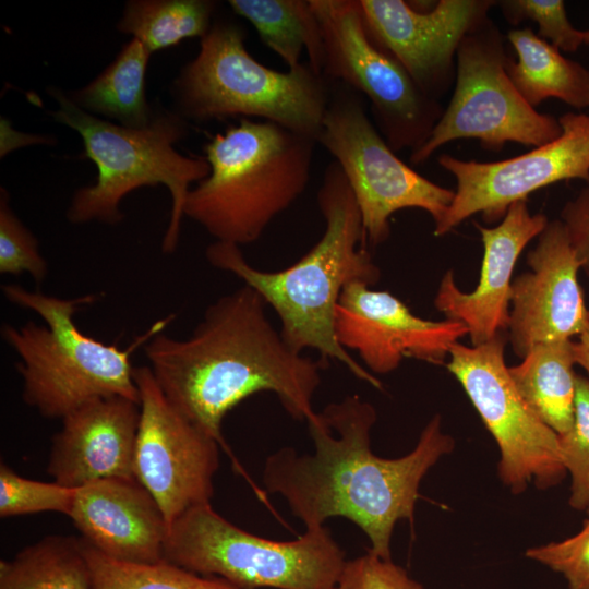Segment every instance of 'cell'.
<instances>
[{
  "label": "cell",
  "mask_w": 589,
  "mask_h": 589,
  "mask_svg": "<svg viewBox=\"0 0 589 589\" xmlns=\"http://www.w3.org/2000/svg\"><path fill=\"white\" fill-rule=\"evenodd\" d=\"M374 407L357 395L327 405L306 420L315 450L298 455L284 447L267 457L263 483L278 493L306 529L330 517L354 522L371 542L369 552L390 560V539L399 519L412 521L419 485L428 470L454 448L435 416L409 454L385 459L370 447Z\"/></svg>",
  "instance_id": "6da1fadb"
},
{
  "label": "cell",
  "mask_w": 589,
  "mask_h": 589,
  "mask_svg": "<svg viewBox=\"0 0 589 589\" xmlns=\"http://www.w3.org/2000/svg\"><path fill=\"white\" fill-rule=\"evenodd\" d=\"M266 306L243 285L209 304L188 338L161 332L143 346L170 404L225 447L224 418L253 394L274 393L298 420L315 413L312 401L327 361L290 348Z\"/></svg>",
  "instance_id": "7a4b0ae2"
},
{
  "label": "cell",
  "mask_w": 589,
  "mask_h": 589,
  "mask_svg": "<svg viewBox=\"0 0 589 589\" xmlns=\"http://www.w3.org/2000/svg\"><path fill=\"white\" fill-rule=\"evenodd\" d=\"M317 205L325 221L322 238L294 264L276 272L252 266L239 245L214 241L206 260L254 289L277 314L280 334L294 351L320 352L337 360L358 378L381 389L380 380L340 346L335 334L336 310L344 289L353 281L370 286L380 269L363 247L365 233L353 193L338 164L324 171Z\"/></svg>",
  "instance_id": "3957f363"
},
{
  "label": "cell",
  "mask_w": 589,
  "mask_h": 589,
  "mask_svg": "<svg viewBox=\"0 0 589 589\" xmlns=\"http://www.w3.org/2000/svg\"><path fill=\"white\" fill-rule=\"evenodd\" d=\"M316 144L277 123L241 118L205 144L211 171L189 192L183 215L215 241L255 242L304 192Z\"/></svg>",
  "instance_id": "277c9868"
},
{
  "label": "cell",
  "mask_w": 589,
  "mask_h": 589,
  "mask_svg": "<svg viewBox=\"0 0 589 589\" xmlns=\"http://www.w3.org/2000/svg\"><path fill=\"white\" fill-rule=\"evenodd\" d=\"M12 304L38 314L45 325L4 324L1 337L19 357L24 401L48 419H62L73 409L98 397L123 396L140 404L131 357L161 333L175 315L155 322L125 349L99 341L80 330L74 315L97 300L85 294L62 299L31 291L16 284L2 285Z\"/></svg>",
  "instance_id": "5b68a950"
},
{
  "label": "cell",
  "mask_w": 589,
  "mask_h": 589,
  "mask_svg": "<svg viewBox=\"0 0 589 589\" xmlns=\"http://www.w3.org/2000/svg\"><path fill=\"white\" fill-rule=\"evenodd\" d=\"M51 94L58 104L52 112L55 120L80 134L85 157L97 167L95 183L74 193L68 219L72 224H119L123 218L120 204L127 194L142 187L163 184L171 196V212L161 250L173 252L187 196L211 171L205 156H184L175 148L187 135L184 118L159 112L144 128H128L85 111L59 89Z\"/></svg>",
  "instance_id": "8992f818"
},
{
  "label": "cell",
  "mask_w": 589,
  "mask_h": 589,
  "mask_svg": "<svg viewBox=\"0 0 589 589\" xmlns=\"http://www.w3.org/2000/svg\"><path fill=\"white\" fill-rule=\"evenodd\" d=\"M175 86L187 119L260 118L315 140L332 88L308 61L285 72L256 61L247 50L244 29L226 20L212 24Z\"/></svg>",
  "instance_id": "52a82bcc"
},
{
  "label": "cell",
  "mask_w": 589,
  "mask_h": 589,
  "mask_svg": "<svg viewBox=\"0 0 589 589\" xmlns=\"http://www.w3.org/2000/svg\"><path fill=\"white\" fill-rule=\"evenodd\" d=\"M164 560L241 589H333L345 553L322 526L292 541H274L238 528L211 503L191 507L169 527Z\"/></svg>",
  "instance_id": "ba28073f"
},
{
  "label": "cell",
  "mask_w": 589,
  "mask_h": 589,
  "mask_svg": "<svg viewBox=\"0 0 589 589\" xmlns=\"http://www.w3.org/2000/svg\"><path fill=\"white\" fill-rule=\"evenodd\" d=\"M508 59L504 35L490 16L466 34L456 55L453 96L429 139L411 152L412 165L460 139L496 152L509 142L542 146L562 134L558 118L539 112L517 92L506 71Z\"/></svg>",
  "instance_id": "9c48e42d"
},
{
  "label": "cell",
  "mask_w": 589,
  "mask_h": 589,
  "mask_svg": "<svg viewBox=\"0 0 589 589\" xmlns=\"http://www.w3.org/2000/svg\"><path fill=\"white\" fill-rule=\"evenodd\" d=\"M330 98L316 139L340 167L361 213L365 239L387 240L389 218L404 208H420L437 225L455 196L405 164L368 116L364 98L330 82Z\"/></svg>",
  "instance_id": "30bf717a"
},
{
  "label": "cell",
  "mask_w": 589,
  "mask_h": 589,
  "mask_svg": "<svg viewBox=\"0 0 589 589\" xmlns=\"http://www.w3.org/2000/svg\"><path fill=\"white\" fill-rule=\"evenodd\" d=\"M325 49L323 75L370 103L373 121L396 153L419 148L443 108L426 96L408 72L370 37L359 0H310Z\"/></svg>",
  "instance_id": "8fae6325"
},
{
  "label": "cell",
  "mask_w": 589,
  "mask_h": 589,
  "mask_svg": "<svg viewBox=\"0 0 589 589\" xmlns=\"http://www.w3.org/2000/svg\"><path fill=\"white\" fill-rule=\"evenodd\" d=\"M506 336L498 334L479 346L450 347L446 362L501 452L498 476L513 493L533 482L539 489L558 484L567 474L560 440L517 390L505 364Z\"/></svg>",
  "instance_id": "7c38bea8"
},
{
  "label": "cell",
  "mask_w": 589,
  "mask_h": 589,
  "mask_svg": "<svg viewBox=\"0 0 589 589\" xmlns=\"http://www.w3.org/2000/svg\"><path fill=\"white\" fill-rule=\"evenodd\" d=\"M558 120L563 132L557 139L512 158L483 163L440 155L438 165L457 187L434 236H445L478 213L489 224L502 220L512 204L556 182L589 184V113L566 112Z\"/></svg>",
  "instance_id": "4fadbf2b"
},
{
  "label": "cell",
  "mask_w": 589,
  "mask_h": 589,
  "mask_svg": "<svg viewBox=\"0 0 589 589\" xmlns=\"http://www.w3.org/2000/svg\"><path fill=\"white\" fill-rule=\"evenodd\" d=\"M134 381L141 408L134 477L170 527L191 507L209 503L219 443L170 404L148 365L135 368Z\"/></svg>",
  "instance_id": "5bb4252c"
},
{
  "label": "cell",
  "mask_w": 589,
  "mask_h": 589,
  "mask_svg": "<svg viewBox=\"0 0 589 589\" xmlns=\"http://www.w3.org/2000/svg\"><path fill=\"white\" fill-rule=\"evenodd\" d=\"M365 28L430 98L438 100L456 79V55L466 34L495 0H440L429 10L404 0H359Z\"/></svg>",
  "instance_id": "9a60e30c"
},
{
  "label": "cell",
  "mask_w": 589,
  "mask_h": 589,
  "mask_svg": "<svg viewBox=\"0 0 589 589\" xmlns=\"http://www.w3.org/2000/svg\"><path fill=\"white\" fill-rule=\"evenodd\" d=\"M335 334L340 346L354 350L371 373L387 374L408 357L445 363L450 347L468 329L454 320L419 317L390 292L353 281L340 296Z\"/></svg>",
  "instance_id": "2e32d148"
},
{
  "label": "cell",
  "mask_w": 589,
  "mask_h": 589,
  "mask_svg": "<svg viewBox=\"0 0 589 589\" xmlns=\"http://www.w3.org/2000/svg\"><path fill=\"white\" fill-rule=\"evenodd\" d=\"M527 255L531 271L512 283L508 339L524 358L537 345L572 340L589 324L580 263L560 219L549 220Z\"/></svg>",
  "instance_id": "e0dca14e"
},
{
  "label": "cell",
  "mask_w": 589,
  "mask_h": 589,
  "mask_svg": "<svg viewBox=\"0 0 589 589\" xmlns=\"http://www.w3.org/2000/svg\"><path fill=\"white\" fill-rule=\"evenodd\" d=\"M549 223L544 214H531L527 200L512 204L498 225L476 224L483 243L480 279L474 290L461 291L453 271H447L434 299V306L446 318L462 323L472 346H479L507 332L513 272L526 245Z\"/></svg>",
  "instance_id": "ac0fdd59"
},
{
  "label": "cell",
  "mask_w": 589,
  "mask_h": 589,
  "mask_svg": "<svg viewBox=\"0 0 589 589\" xmlns=\"http://www.w3.org/2000/svg\"><path fill=\"white\" fill-rule=\"evenodd\" d=\"M140 417V404L123 396L94 398L73 409L52 438L48 474L73 489L104 478H135Z\"/></svg>",
  "instance_id": "d6986e66"
},
{
  "label": "cell",
  "mask_w": 589,
  "mask_h": 589,
  "mask_svg": "<svg viewBox=\"0 0 589 589\" xmlns=\"http://www.w3.org/2000/svg\"><path fill=\"white\" fill-rule=\"evenodd\" d=\"M69 517L82 539L109 557L135 563L164 560L169 526L135 478H104L76 488Z\"/></svg>",
  "instance_id": "ffe728a7"
},
{
  "label": "cell",
  "mask_w": 589,
  "mask_h": 589,
  "mask_svg": "<svg viewBox=\"0 0 589 589\" xmlns=\"http://www.w3.org/2000/svg\"><path fill=\"white\" fill-rule=\"evenodd\" d=\"M517 53L506 63L507 74L527 104L536 108L556 98L576 109L589 107V70L564 57L553 45L528 27L513 28L506 35Z\"/></svg>",
  "instance_id": "44dd1931"
},
{
  "label": "cell",
  "mask_w": 589,
  "mask_h": 589,
  "mask_svg": "<svg viewBox=\"0 0 589 589\" xmlns=\"http://www.w3.org/2000/svg\"><path fill=\"white\" fill-rule=\"evenodd\" d=\"M574 364L573 340H562L534 346L518 365L508 368L526 404L558 435L567 433L574 421Z\"/></svg>",
  "instance_id": "7402d4cb"
},
{
  "label": "cell",
  "mask_w": 589,
  "mask_h": 589,
  "mask_svg": "<svg viewBox=\"0 0 589 589\" xmlns=\"http://www.w3.org/2000/svg\"><path fill=\"white\" fill-rule=\"evenodd\" d=\"M228 3L237 15L253 25L287 70L298 67L305 51L309 64L323 74L324 40L310 0H229Z\"/></svg>",
  "instance_id": "603a6c76"
},
{
  "label": "cell",
  "mask_w": 589,
  "mask_h": 589,
  "mask_svg": "<svg viewBox=\"0 0 589 589\" xmlns=\"http://www.w3.org/2000/svg\"><path fill=\"white\" fill-rule=\"evenodd\" d=\"M148 49L137 39L127 43L113 61L70 98L89 113L100 115L128 128H144L154 113L146 99Z\"/></svg>",
  "instance_id": "cb8c5ba5"
},
{
  "label": "cell",
  "mask_w": 589,
  "mask_h": 589,
  "mask_svg": "<svg viewBox=\"0 0 589 589\" xmlns=\"http://www.w3.org/2000/svg\"><path fill=\"white\" fill-rule=\"evenodd\" d=\"M0 589H93L82 539L49 536L1 560Z\"/></svg>",
  "instance_id": "d4e9b609"
},
{
  "label": "cell",
  "mask_w": 589,
  "mask_h": 589,
  "mask_svg": "<svg viewBox=\"0 0 589 589\" xmlns=\"http://www.w3.org/2000/svg\"><path fill=\"white\" fill-rule=\"evenodd\" d=\"M215 7L209 0H130L117 28L152 53L187 38L204 37L212 27Z\"/></svg>",
  "instance_id": "484cf974"
},
{
  "label": "cell",
  "mask_w": 589,
  "mask_h": 589,
  "mask_svg": "<svg viewBox=\"0 0 589 589\" xmlns=\"http://www.w3.org/2000/svg\"><path fill=\"white\" fill-rule=\"evenodd\" d=\"M93 589H241L219 577L203 576L166 560L125 562L109 557L82 539Z\"/></svg>",
  "instance_id": "4316f807"
},
{
  "label": "cell",
  "mask_w": 589,
  "mask_h": 589,
  "mask_svg": "<svg viewBox=\"0 0 589 589\" xmlns=\"http://www.w3.org/2000/svg\"><path fill=\"white\" fill-rule=\"evenodd\" d=\"M75 489L57 482H41L19 476L0 464V516L2 518L58 512L70 515Z\"/></svg>",
  "instance_id": "83f0119b"
},
{
  "label": "cell",
  "mask_w": 589,
  "mask_h": 589,
  "mask_svg": "<svg viewBox=\"0 0 589 589\" xmlns=\"http://www.w3.org/2000/svg\"><path fill=\"white\" fill-rule=\"evenodd\" d=\"M562 461L570 474L569 505L589 508V380L576 375L574 421L572 429L558 435Z\"/></svg>",
  "instance_id": "f1b7e54d"
},
{
  "label": "cell",
  "mask_w": 589,
  "mask_h": 589,
  "mask_svg": "<svg viewBox=\"0 0 589 589\" xmlns=\"http://www.w3.org/2000/svg\"><path fill=\"white\" fill-rule=\"evenodd\" d=\"M496 5L513 25L534 22L537 35L560 51L575 52L585 45V31L573 26L562 0H501Z\"/></svg>",
  "instance_id": "f546056e"
},
{
  "label": "cell",
  "mask_w": 589,
  "mask_h": 589,
  "mask_svg": "<svg viewBox=\"0 0 589 589\" xmlns=\"http://www.w3.org/2000/svg\"><path fill=\"white\" fill-rule=\"evenodd\" d=\"M0 273L13 276L26 273L37 284L48 275V263L38 240L10 207L4 189L0 196Z\"/></svg>",
  "instance_id": "4dcf8cb0"
},
{
  "label": "cell",
  "mask_w": 589,
  "mask_h": 589,
  "mask_svg": "<svg viewBox=\"0 0 589 589\" xmlns=\"http://www.w3.org/2000/svg\"><path fill=\"white\" fill-rule=\"evenodd\" d=\"M526 556L563 575L569 589H589V519L577 534L530 548Z\"/></svg>",
  "instance_id": "1f68e13d"
},
{
  "label": "cell",
  "mask_w": 589,
  "mask_h": 589,
  "mask_svg": "<svg viewBox=\"0 0 589 589\" xmlns=\"http://www.w3.org/2000/svg\"><path fill=\"white\" fill-rule=\"evenodd\" d=\"M338 586L342 589H424L404 568L371 552L346 562Z\"/></svg>",
  "instance_id": "d6a6232c"
},
{
  "label": "cell",
  "mask_w": 589,
  "mask_h": 589,
  "mask_svg": "<svg viewBox=\"0 0 589 589\" xmlns=\"http://www.w3.org/2000/svg\"><path fill=\"white\" fill-rule=\"evenodd\" d=\"M573 251L589 278V184L565 203L561 218Z\"/></svg>",
  "instance_id": "836d02e7"
},
{
  "label": "cell",
  "mask_w": 589,
  "mask_h": 589,
  "mask_svg": "<svg viewBox=\"0 0 589 589\" xmlns=\"http://www.w3.org/2000/svg\"><path fill=\"white\" fill-rule=\"evenodd\" d=\"M573 351L576 364L589 373V324L578 336V340L573 341Z\"/></svg>",
  "instance_id": "e575fe53"
},
{
  "label": "cell",
  "mask_w": 589,
  "mask_h": 589,
  "mask_svg": "<svg viewBox=\"0 0 589 589\" xmlns=\"http://www.w3.org/2000/svg\"><path fill=\"white\" fill-rule=\"evenodd\" d=\"M586 38H585V45L589 46V28L585 31Z\"/></svg>",
  "instance_id": "d590c367"
},
{
  "label": "cell",
  "mask_w": 589,
  "mask_h": 589,
  "mask_svg": "<svg viewBox=\"0 0 589 589\" xmlns=\"http://www.w3.org/2000/svg\"><path fill=\"white\" fill-rule=\"evenodd\" d=\"M333 589H342V588H341V587H339V586H336V587H335V588H333Z\"/></svg>",
  "instance_id": "8d00e7d4"
},
{
  "label": "cell",
  "mask_w": 589,
  "mask_h": 589,
  "mask_svg": "<svg viewBox=\"0 0 589 589\" xmlns=\"http://www.w3.org/2000/svg\"><path fill=\"white\" fill-rule=\"evenodd\" d=\"M587 513L589 514V508L587 509Z\"/></svg>",
  "instance_id": "74e56055"
},
{
  "label": "cell",
  "mask_w": 589,
  "mask_h": 589,
  "mask_svg": "<svg viewBox=\"0 0 589 589\" xmlns=\"http://www.w3.org/2000/svg\"><path fill=\"white\" fill-rule=\"evenodd\" d=\"M588 315H589V309H588Z\"/></svg>",
  "instance_id": "f35d334b"
}]
</instances>
